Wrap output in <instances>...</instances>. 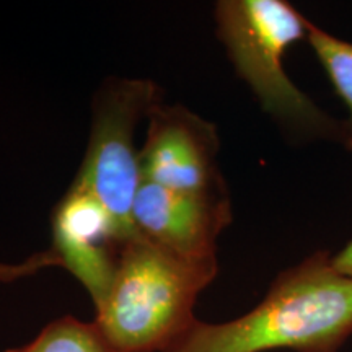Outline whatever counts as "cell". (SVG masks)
Masks as SVG:
<instances>
[{"instance_id": "6da1fadb", "label": "cell", "mask_w": 352, "mask_h": 352, "mask_svg": "<svg viewBox=\"0 0 352 352\" xmlns=\"http://www.w3.org/2000/svg\"><path fill=\"white\" fill-rule=\"evenodd\" d=\"M315 252L272 280L252 311L227 323L197 320L168 352H338L352 336V277Z\"/></svg>"}, {"instance_id": "7a4b0ae2", "label": "cell", "mask_w": 352, "mask_h": 352, "mask_svg": "<svg viewBox=\"0 0 352 352\" xmlns=\"http://www.w3.org/2000/svg\"><path fill=\"white\" fill-rule=\"evenodd\" d=\"M217 272V258H183L134 236L95 323L114 352H168L195 327L197 296Z\"/></svg>"}, {"instance_id": "3957f363", "label": "cell", "mask_w": 352, "mask_h": 352, "mask_svg": "<svg viewBox=\"0 0 352 352\" xmlns=\"http://www.w3.org/2000/svg\"><path fill=\"white\" fill-rule=\"evenodd\" d=\"M215 25L236 76L277 124L303 142L340 144L341 120L303 94L284 67L289 47L307 39L305 15L287 0H220Z\"/></svg>"}, {"instance_id": "277c9868", "label": "cell", "mask_w": 352, "mask_h": 352, "mask_svg": "<svg viewBox=\"0 0 352 352\" xmlns=\"http://www.w3.org/2000/svg\"><path fill=\"white\" fill-rule=\"evenodd\" d=\"M158 103L160 88L151 80L113 78L104 83L94 103L85 158L72 183L103 204L127 239L138 236L132 208L142 184L135 126Z\"/></svg>"}, {"instance_id": "5b68a950", "label": "cell", "mask_w": 352, "mask_h": 352, "mask_svg": "<svg viewBox=\"0 0 352 352\" xmlns=\"http://www.w3.org/2000/svg\"><path fill=\"white\" fill-rule=\"evenodd\" d=\"M139 151L142 182L182 192L226 195L219 170V134L212 122L179 104L158 103L148 113Z\"/></svg>"}, {"instance_id": "8992f818", "label": "cell", "mask_w": 352, "mask_h": 352, "mask_svg": "<svg viewBox=\"0 0 352 352\" xmlns=\"http://www.w3.org/2000/svg\"><path fill=\"white\" fill-rule=\"evenodd\" d=\"M131 240L98 199L74 184L52 212V252L83 284L95 308L108 296Z\"/></svg>"}, {"instance_id": "52a82bcc", "label": "cell", "mask_w": 352, "mask_h": 352, "mask_svg": "<svg viewBox=\"0 0 352 352\" xmlns=\"http://www.w3.org/2000/svg\"><path fill=\"white\" fill-rule=\"evenodd\" d=\"M132 222L139 236L183 258H217V240L232 223L226 195L182 192L142 182Z\"/></svg>"}, {"instance_id": "ba28073f", "label": "cell", "mask_w": 352, "mask_h": 352, "mask_svg": "<svg viewBox=\"0 0 352 352\" xmlns=\"http://www.w3.org/2000/svg\"><path fill=\"white\" fill-rule=\"evenodd\" d=\"M307 41L346 104L347 116L341 118L340 145L352 152V41L334 36L311 20H308Z\"/></svg>"}, {"instance_id": "9c48e42d", "label": "cell", "mask_w": 352, "mask_h": 352, "mask_svg": "<svg viewBox=\"0 0 352 352\" xmlns=\"http://www.w3.org/2000/svg\"><path fill=\"white\" fill-rule=\"evenodd\" d=\"M6 352H114L98 324L64 316L47 324L36 340Z\"/></svg>"}, {"instance_id": "30bf717a", "label": "cell", "mask_w": 352, "mask_h": 352, "mask_svg": "<svg viewBox=\"0 0 352 352\" xmlns=\"http://www.w3.org/2000/svg\"><path fill=\"white\" fill-rule=\"evenodd\" d=\"M54 253L44 252L36 253L21 264H3L0 263V283H12V280L20 279V277L32 276L34 272L44 270V267L57 266V259H54Z\"/></svg>"}, {"instance_id": "8fae6325", "label": "cell", "mask_w": 352, "mask_h": 352, "mask_svg": "<svg viewBox=\"0 0 352 352\" xmlns=\"http://www.w3.org/2000/svg\"><path fill=\"white\" fill-rule=\"evenodd\" d=\"M334 267L344 274L347 277H352V240L347 241L344 248L341 252H338L336 254L331 256Z\"/></svg>"}]
</instances>
